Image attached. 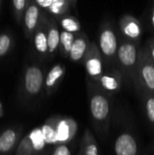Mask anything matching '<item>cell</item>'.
<instances>
[{
	"mask_svg": "<svg viewBox=\"0 0 154 155\" xmlns=\"http://www.w3.org/2000/svg\"><path fill=\"white\" fill-rule=\"evenodd\" d=\"M76 155H84V153H83V152H82V150L79 148L78 149V152H77V153H76Z\"/></svg>",
	"mask_w": 154,
	"mask_h": 155,
	"instance_id": "cell-32",
	"label": "cell"
},
{
	"mask_svg": "<svg viewBox=\"0 0 154 155\" xmlns=\"http://www.w3.org/2000/svg\"><path fill=\"white\" fill-rule=\"evenodd\" d=\"M74 143L56 144L52 153V155H73V153L74 151Z\"/></svg>",
	"mask_w": 154,
	"mask_h": 155,
	"instance_id": "cell-25",
	"label": "cell"
},
{
	"mask_svg": "<svg viewBox=\"0 0 154 155\" xmlns=\"http://www.w3.org/2000/svg\"><path fill=\"white\" fill-rule=\"evenodd\" d=\"M133 84L138 94L148 92L154 94V64L147 47L140 49L139 61Z\"/></svg>",
	"mask_w": 154,
	"mask_h": 155,
	"instance_id": "cell-3",
	"label": "cell"
},
{
	"mask_svg": "<svg viewBox=\"0 0 154 155\" xmlns=\"http://www.w3.org/2000/svg\"><path fill=\"white\" fill-rule=\"evenodd\" d=\"M71 7L69 0H53L47 11L55 18L59 19L62 16L68 15Z\"/></svg>",
	"mask_w": 154,
	"mask_h": 155,
	"instance_id": "cell-19",
	"label": "cell"
},
{
	"mask_svg": "<svg viewBox=\"0 0 154 155\" xmlns=\"http://www.w3.org/2000/svg\"><path fill=\"white\" fill-rule=\"evenodd\" d=\"M65 72L66 68L62 64H56L49 70L44 79V87L47 94H52L57 89L65 75Z\"/></svg>",
	"mask_w": 154,
	"mask_h": 155,
	"instance_id": "cell-12",
	"label": "cell"
},
{
	"mask_svg": "<svg viewBox=\"0 0 154 155\" xmlns=\"http://www.w3.org/2000/svg\"><path fill=\"white\" fill-rule=\"evenodd\" d=\"M144 155H154V153H145Z\"/></svg>",
	"mask_w": 154,
	"mask_h": 155,
	"instance_id": "cell-33",
	"label": "cell"
},
{
	"mask_svg": "<svg viewBox=\"0 0 154 155\" xmlns=\"http://www.w3.org/2000/svg\"><path fill=\"white\" fill-rule=\"evenodd\" d=\"M123 82V75L121 71L116 67H110L108 71L100 77L95 83L103 92L109 95H113L120 92Z\"/></svg>",
	"mask_w": 154,
	"mask_h": 155,
	"instance_id": "cell-8",
	"label": "cell"
},
{
	"mask_svg": "<svg viewBox=\"0 0 154 155\" xmlns=\"http://www.w3.org/2000/svg\"><path fill=\"white\" fill-rule=\"evenodd\" d=\"M113 143L114 155H140V145L132 127L122 123Z\"/></svg>",
	"mask_w": 154,
	"mask_h": 155,
	"instance_id": "cell-5",
	"label": "cell"
},
{
	"mask_svg": "<svg viewBox=\"0 0 154 155\" xmlns=\"http://www.w3.org/2000/svg\"><path fill=\"white\" fill-rule=\"evenodd\" d=\"M88 79L97 83L105 72L104 59L95 42H91L86 54L83 59Z\"/></svg>",
	"mask_w": 154,
	"mask_h": 155,
	"instance_id": "cell-6",
	"label": "cell"
},
{
	"mask_svg": "<svg viewBox=\"0 0 154 155\" xmlns=\"http://www.w3.org/2000/svg\"><path fill=\"white\" fill-rule=\"evenodd\" d=\"M59 24L63 30H65L67 32H70L72 34H78L82 32V25L80 21L74 15H65L58 19Z\"/></svg>",
	"mask_w": 154,
	"mask_h": 155,
	"instance_id": "cell-18",
	"label": "cell"
},
{
	"mask_svg": "<svg viewBox=\"0 0 154 155\" xmlns=\"http://www.w3.org/2000/svg\"><path fill=\"white\" fill-rule=\"evenodd\" d=\"M3 115V111H2V108H0V117Z\"/></svg>",
	"mask_w": 154,
	"mask_h": 155,
	"instance_id": "cell-34",
	"label": "cell"
},
{
	"mask_svg": "<svg viewBox=\"0 0 154 155\" xmlns=\"http://www.w3.org/2000/svg\"><path fill=\"white\" fill-rule=\"evenodd\" d=\"M0 108H1V104H0Z\"/></svg>",
	"mask_w": 154,
	"mask_h": 155,
	"instance_id": "cell-35",
	"label": "cell"
},
{
	"mask_svg": "<svg viewBox=\"0 0 154 155\" xmlns=\"http://www.w3.org/2000/svg\"><path fill=\"white\" fill-rule=\"evenodd\" d=\"M69 2H70V4H71L72 8L76 9V3H77V0H69Z\"/></svg>",
	"mask_w": 154,
	"mask_h": 155,
	"instance_id": "cell-31",
	"label": "cell"
},
{
	"mask_svg": "<svg viewBox=\"0 0 154 155\" xmlns=\"http://www.w3.org/2000/svg\"><path fill=\"white\" fill-rule=\"evenodd\" d=\"M60 33L58 25L54 19L48 20L47 26V44H48V55L53 57L59 50L60 45Z\"/></svg>",
	"mask_w": 154,
	"mask_h": 155,
	"instance_id": "cell-15",
	"label": "cell"
},
{
	"mask_svg": "<svg viewBox=\"0 0 154 155\" xmlns=\"http://www.w3.org/2000/svg\"><path fill=\"white\" fill-rule=\"evenodd\" d=\"M75 35L65 30H61L60 33V45H59V51L61 54L64 58L69 57L70 51L73 46V43L74 41Z\"/></svg>",
	"mask_w": 154,
	"mask_h": 155,
	"instance_id": "cell-20",
	"label": "cell"
},
{
	"mask_svg": "<svg viewBox=\"0 0 154 155\" xmlns=\"http://www.w3.org/2000/svg\"><path fill=\"white\" fill-rule=\"evenodd\" d=\"M119 27L124 39L139 44L143 35L140 20L131 15H124L119 20Z\"/></svg>",
	"mask_w": 154,
	"mask_h": 155,
	"instance_id": "cell-9",
	"label": "cell"
},
{
	"mask_svg": "<svg viewBox=\"0 0 154 155\" xmlns=\"http://www.w3.org/2000/svg\"><path fill=\"white\" fill-rule=\"evenodd\" d=\"M25 3H26V0H13L14 6H15V8L16 10V12L19 13V14H21L22 11L25 9Z\"/></svg>",
	"mask_w": 154,
	"mask_h": 155,
	"instance_id": "cell-27",
	"label": "cell"
},
{
	"mask_svg": "<svg viewBox=\"0 0 154 155\" xmlns=\"http://www.w3.org/2000/svg\"><path fill=\"white\" fill-rule=\"evenodd\" d=\"M151 22H152V25L154 28V5L152 6V13H151Z\"/></svg>",
	"mask_w": 154,
	"mask_h": 155,
	"instance_id": "cell-30",
	"label": "cell"
},
{
	"mask_svg": "<svg viewBox=\"0 0 154 155\" xmlns=\"http://www.w3.org/2000/svg\"><path fill=\"white\" fill-rule=\"evenodd\" d=\"M43 135L46 144L56 145L57 144V137H56V130H55V122L54 117L49 120L46 124H44L42 127Z\"/></svg>",
	"mask_w": 154,
	"mask_h": 155,
	"instance_id": "cell-21",
	"label": "cell"
},
{
	"mask_svg": "<svg viewBox=\"0 0 154 155\" xmlns=\"http://www.w3.org/2000/svg\"><path fill=\"white\" fill-rule=\"evenodd\" d=\"M29 138L32 142V144L34 146V149L35 152H40L42 151L46 143L44 141V135H43V132L41 128H35L34 129L30 134H29Z\"/></svg>",
	"mask_w": 154,
	"mask_h": 155,
	"instance_id": "cell-23",
	"label": "cell"
},
{
	"mask_svg": "<svg viewBox=\"0 0 154 155\" xmlns=\"http://www.w3.org/2000/svg\"><path fill=\"white\" fill-rule=\"evenodd\" d=\"M139 95L143 104L147 124L154 136V94L148 92H142Z\"/></svg>",
	"mask_w": 154,
	"mask_h": 155,
	"instance_id": "cell-17",
	"label": "cell"
},
{
	"mask_svg": "<svg viewBox=\"0 0 154 155\" xmlns=\"http://www.w3.org/2000/svg\"><path fill=\"white\" fill-rule=\"evenodd\" d=\"M42 15H40V8L37 4L34 1H31L27 6V9L25 13V26L28 34L32 35L39 25Z\"/></svg>",
	"mask_w": 154,
	"mask_h": 155,
	"instance_id": "cell-14",
	"label": "cell"
},
{
	"mask_svg": "<svg viewBox=\"0 0 154 155\" xmlns=\"http://www.w3.org/2000/svg\"><path fill=\"white\" fill-rule=\"evenodd\" d=\"M79 148L82 150L84 155H100L97 141L91 129H84L81 137Z\"/></svg>",
	"mask_w": 154,
	"mask_h": 155,
	"instance_id": "cell-16",
	"label": "cell"
},
{
	"mask_svg": "<svg viewBox=\"0 0 154 155\" xmlns=\"http://www.w3.org/2000/svg\"><path fill=\"white\" fill-rule=\"evenodd\" d=\"M44 72L39 66H29L25 74V91L31 95L38 94L44 85Z\"/></svg>",
	"mask_w": 154,
	"mask_h": 155,
	"instance_id": "cell-10",
	"label": "cell"
},
{
	"mask_svg": "<svg viewBox=\"0 0 154 155\" xmlns=\"http://www.w3.org/2000/svg\"><path fill=\"white\" fill-rule=\"evenodd\" d=\"M34 149L32 144V142L29 136H25L19 143L15 155H32L34 153Z\"/></svg>",
	"mask_w": 154,
	"mask_h": 155,
	"instance_id": "cell-24",
	"label": "cell"
},
{
	"mask_svg": "<svg viewBox=\"0 0 154 155\" xmlns=\"http://www.w3.org/2000/svg\"><path fill=\"white\" fill-rule=\"evenodd\" d=\"M11 46V39L7 35H0V56L5 54Z\"/></svg>",
	"mask_w": 154,
	"mask_h": 155,
	"instance_id": "cell-26",
	"label": "cell"
},
{
	"mask_svg": "<svg viewBox=\"0 0 154 155\" xmlns=\"http://www.w3.org/2000/svg\"><path fill=\"white\" fill-rule=\"evenodd\" d=\"M90 44L91 42L89 41V38L86 34H84V32L76 34L68 59L73 63L83 61L84 55L88 51Z\"/></svg>",
	"mask_w": 154,
	"mask_h": 155,
	"instance_id": "cell-11",
	"label": "cell"
},
{
	"mask_svg": "<svg viewBox=\"0 0 154 155\" xmlns=\"http://www.w3.org/2000/svg\"><path fill=\"white\" fill-rule=\"evenodd\" d=\"M147 49H148V52H149V54H150V57L152 61L154 64V38H151L148 43H147Z\"/></svg>",
	"mask_w": 154,
	"mask_h": 155,
	"instance_id": "cell-28",
	"label": "cell"
},
{
	"mask_svg": "<svg viewBox=\"0 0 154 155\" xmlns=\"http://www.w3.org/2000/svg\"><path fill=\"white\" fill-rule=\"evenodd\" d=\"M34 2L37 4V5L43 9L48 10V8L50 7L53 0H34Z\"/></svg>",
	"mask_w": 154,
	"mask_h": 155,
	"instance_id": "cell-29",
	"label": "cell"
},
{
	"mask_svg": "<svg viewBox=\"0 0 154 155\" xmlns=\"http://www.w3.org/2000/svg\"><path fill=\"white\" fill-rule=\"evenodd\" d=\"M47 26L48 20L42 15L39 25L34 31V45L37 53L43 55L48 54V44H47Z\"/></svg>",
	"mask_w": 154,
	"mask_h": 155,
	"instance_id": "cell-13",
	"label": "cell"
},
{
	"mask_svg": "<svg viewBox=\"0 0 154 155\" xmlns=\"http://www.w3.org/2000/svg\"><path fill=\"white\" fill-rule=\"evenodd\" d=\"M119 44L116 32L111 23H104L100 30L98 46L106 66L113 67L116 64Z\"/></svg>",
	"mask_w": 154,
	"mask_h": 155,
	"instance_id": "cell-4",
	"label": "cell"
},
{
	"mask_svg": "<svg viewBox=\"0 0 154 155\" xmlns=\"http://www.w3.org/2000/svg\"><path fill=\"white\" fill-rule=\"evenodd\" d=\"M139 55L140 49L138 44L127 39L122 40L119 44L116 56L117 68L121 71L123 77L129 79L132 84L133 83Z\"/></svg>",
	"mask_w": 154,
	"mask_h": 155,
	"instance_id": "cell-2",
	"label": "cell"
},
{
	"mask_svg": "<svg viewBox=\"0 0 154 155\" xmlns=\"http://www.w3.org/2000/svg\"><path fill=\"white\" fill-rule=\"evenodd\" d=\"M16 141V134L13 130L5 131L0 136V152L6 153L14 146Z\"/></svg>",
	"mask_w": 154,
	"mask_h": 155,
	"instance_id": "cell-22",
	"label": "cell"
},
{
	"mask_svg": "<svg viewBox=\"0 0 154 155\" xmlns=\"http://www.w3.org/2000/svg\"><path fill=\"white\" fill-rule=\"evenodd\" d=\"M87 97L91 124L102 142L108 138L113 118L111 95L103 92L94 82L87 79Z\"/></svg>",
	"mask_w": 154,
	"mask_h": 155,
	"instance_id": "cell-1",
	"label": "cell"
},
{
	"mask_svg": "<svg viewBox=\"0 0 154 155\" xmlns=\"http://www.w3.org/2000/svg\"><path fill=\"white\" fill-rule=\"evenodd\" d=\"M54 122L57 144L74 143L79 130L77 122L70 116H55Z\"/></svg>",
	"mask_w": 154,
	"mask_h": 155,
	"instance_id": "cell-7",
	"label": "cell"
}]
</instances>
